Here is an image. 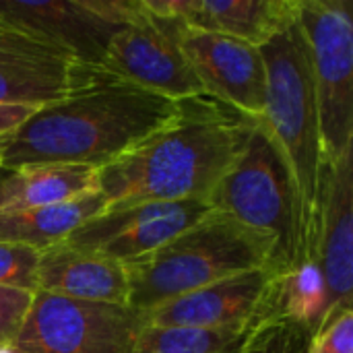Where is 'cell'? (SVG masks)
I'll return each instance as SVG.
<instances>
[{
  "instance_id": "9c48e42d",
  "label": "cell",
  "mask_w": 353,
  "mask_h": 353,
  "mask_svg": "<svg viewBox=\"0 0 353 353\" xmlns=\"http://www.w3.org/2000/svg\"><path fill=\"white\" fill-rule=\"evenodd\" d=\"M279 316V273L273 267L240 273L145 312L147 327L228 329Z\"/></svg>"
},
{
  "instance_id": "cb8c5ba5",
  "label": "cell",
  "mask_w": 353,
  "mask_h": 353,
  "mask_svg": "<svg viewBox=\"0 0 353 353\" xmlns=\"http://www.w3.org/2000/svg\"><path fill=\"white\" fill-rule=\"evenodd\" d=\"M33 105H14V103H0V139L17 130L29 116L35 114Z\"/></svg>"
},
{
  "instance_id": "603a6c76",
  "label": "cell",
  "mask_w": 353,
  "mask_h": 353,
  "mask_svg": "<svg viewBox=\"0 0 353 353\" xmlns=\"http://www.w3.org/2000/svg\"><path fill=\"white\" fill-rule=\"evenodd\" d=\"M308 353H353V310L331 314L312 335Z\"/></svg>"
},
{
  "instance_id": "d4e9b609",
  "label": "cell",
  "mask_w": 353,
  "mask_h": 353,
  "mask_svg": "<svg viewBox=\"0 0 353 353\" xmlns=\"http://www.w3.org/2000/svg\"><path fill=\"white\" fill-rule=\"evenodd\" d=\"M10 174H12L10 170H4V168L0 165V184H2V182H4V180H6V178L10 176Z\"/></svg>"
},
{
  "instance_id": "ffe728a7",
  "label": "cell",
  "mask_w": 353,
  "mask_h": 353,
  "mask_svg": "<svg viewBox=\"0 0 353 353\" xmlns=\"http://www.w3.org/2000/svg\"><path fill=\"white\" fill-rule=\"evenodd\" d=\"M312 333L288 319L267 321L248 341L244 353H308Z\"/></svg>"
},
{
  "instance_id": "7402d4cb",
  "label": "cell",
  "mask_w": 353,
  "mask_h": 353,
  "mask_svg": "<svg viewBox=\"0 0 353 353\" xmlns=\"http://www.w3.org/2000/svg\"><path fill=\"white\" fill-rule=\"evenodd\" d=\"M33 294L0 285V353L8 352L31 308Z\"/></svg>"
},
{
  "instance_id": "7a4b0ae2",
  "label": "cell",
  "mask_w": 353,
  "mask_h": 353,
  "mask_svg": "<svg viewBox=\"0 0 353 353\" xmlns=\"http://www.w3.org/2000/svg\"><path fill=\"white\" fill-rule=\"evenodd\" d=\"M259 118L213 95L178 101L176 116L110 165L97 170L108 209L137 203L207 201L242 155Z\"/></svg>"
},
{
  "instance_id": "8992f818",
  "label": "cell",
  "mask_w": 353,
  "mask_h": 353,
  "mask_svg": "<svg viewBox=\"0 0 353 353\" xmlns=\"http://www.w3.org/2000/svg\"><path fill=\"white\" fill-rule=\"evenodd\" d=\"M316 89L325 163L353 149V12L350 0H298Z\"/></svg>"
},
{
  "instance_id": "5bb4252c",
  "label": "cell",
  "mask_w": 353,
  "mask_h": 353,
  "mask_svg": "<svg viewBox=\"0 0 353 353\" xmlns=\"http://www.w3.org/2000/svg\"><path fill=\"white\" fill-rule=\"evenodd\" d=\"M79 66L68 52L0 25V103L50 105L68 93Z\"/></svg>"
},
{
  "instance_id": "d6986e66",
  "label": "cell",
  "mask_w": 353,
  "mask_h": 353,
  "mask_svg": "<svg viewBox=\"0 0 353 353\" xmlns=\"http://www.w3.org/2000/svg\"><path fill=\"white\" fill-rule=\"evenodd\" d=\"M265 323L228 329L145 327L132 353H244Z\"/></svg>"
},
{
  "instance_id": "277c9868",
  "label": "cell",
  "mask_w": 353,
  "mask_h": 353,
  "mask_svg": "<svg viewBox=\"0 0 353 353\" xmlns=\"http://www.w3.org/2000/svg\"><path fill=\"white\" fill-rule=\"evenodd\" d=\"M275 254L271 236L211 211L157 250L124 265L128 306L147 312L228 277L273 267Z\"/></svg>"
},
{
  "instance_id": "ba28073f",
  "label": "cell",
  "mask_w": 353,
  "mask_h": 353,
  "mask_svg": "<svg viewBox=\"0 0 353 353\" xmlns=\"http://www.w3.org/2000/svg\"><path fill=\"white\" fill-rule=\"evenodd\" d=\"M178 25V19L153 14L145 6L137 21L112 33L101 64L172 101L209 95L180 48Z\"/></svg>"
},
{
  "instance_id": "5b68a950",
  "label": "cell",
  "mask_w": 353,
  "mask_h": 353,
  "mask_svg": "<svg viewBox=\"0 0 353 353\" xmlns=\"http://www.w3.org/2000/svg\"><path fill=\"white\" fill-rule=\"evenodd\" d=\"M207 203L213 211L271 236L277 242L273 269L279 275L308 261L296 184L261 118L242 155L217 182Z\"/></svg>"
},
{
  "instance_id": "3957f363",
  "label": "cell",
  "mask_w": 353,
  "mask_h": 353,
  "mask_svg": "<svg viewBox=\"0 0 353 353\" xmlns=\"http://www.w3.org/2000/svg\"><path fill=\"white\" fill-rule=\"evenodd\" d=\"M261 54L267 72L265 114L261 120L292 172L310 261L327 163L310 54L298 21L263 43Z\"/></svg>"
},
{
  "instance_id": "2e32d148",
  "label": "cell",
  "mask_w": 353,
  "mask_h": 353,
  "mask_svg": "<svg viewBox=\"0 0 353 353\" xmlns=\"http://www.w3.org/2000/svg\"><path fill=\"white\" fill-rule=\"evenodd\" d=\"M35 292L101 304L128 306V275L124 265L68 244L39 252Z\"/></svg>"
},
{
  "instance_id": "7c38bea8",
  "label": "cell",
  "mask_w": 353,
  "mask_h": 353,
  "mask_svg": "<svg viewBox=\"0 0 353 353\" xmlns=\"http://www.w3.org/2000/svg\"><path fill=\"white\" fill-rule=\"evenodd\" d=\"M310 261L319 267L325 285V321L335 312L352 310L353 149L325 168L319 230Z\"/></svg>"
},
{
  "instance_id": "6da1fadb",
  "label": "cell",
  "mask_w": 353,
  "mask_h": 353,
  "mask_svg": "<svg viewBox=\"0 0 353 353\" xmlns=\"http://www.w3.org/2000/svg\"><path fill=\"white\" fill-rule=\"evenodd\" d=\"M178 101L151 93L103 64L81 62L77 79L58 101L35 110L0 139V165L74 163L101 170L168 124Z\"/></svg>"
},
{
  "instance_id": "9a60e30c",
  "label": "cell",
  "mask_w": 353,
  "mask_h": 353,
  "mask_svg": "<svg viewBox=\"0 0 353 353\" xmlns=\"http://www.w3.org/2000/svg\"><path fill=\"white\" fill-rule=\"evenodd\" d=\"M145 6L186 27L259 48L294 23L298 12V0H145Z\"/></svg>"
},
{
  "instance_id": "52a82bcc",
  "label": "cell",
  "mask_w": 353,
  "mask_h": 353,
  "mask_svg": "<svg viewBox=\"0 0 353 353\" xmlns=\"http://www.w3.org/2000/svg\"><path fill=\"white\" fill-rule=\"evenodd\" d=\"M147 327L145 312L35 292L6 353H132Z\"/></svg>"
},
{
  "instance_id": "ac0fdd59",
  "label": "cell",
  "mask_w": 353,
  "mask_h": 353,
  "mask_svg": "<svg viewBox=\"0 0 353 353\" xmlns=\"http://www.w3.org/2000/svg\"><path fill=\"white\" fill-rule=\"evenodd\" d=\"M91 190H97L95 168L74 163L31 165L12 172L0 184V213L56 205Z\"/></svg>"
},
{
  "instance_id": "4fadbf2b",
  "label": "cell",
  "mask_w": 353,
  "mask_h": 353,
  "mask_svg": "<svg viewBox=\"0 0 353 353\" xmlns=\"http://www.w3.org/2000/svg\"><path fill=\"white\" fill-rule=\"evenodd\" d=\"M0 25L60 48L85 64H101L118 29L101 17L97 0H0Z\"/></svg>"
},
{
  "instance_id": "44dd1931",
  "label": "cell",
  "mask_w": 353,
  "mask_h": 353,
  "mask_svg": "<svg viewBox=\"0 0 353 353\" xmlns=\"http://www.w3.org/2000/svg\"><path fill=\"white\" fill-rule=\"evenodd\" d=\"M37 259L39 252L27 246L0 242V285L35 294Z\"/></svg>"
},
{
  "instance_id": "e0dca14e",
  "label": "cell",
  "mask_w": 353,
  "mask_h": 353,
  "mask_svg": "<svg viewBox=\"0 0 353 353\" xmlns=\"http://www.w3.org/2000/svg\"><path fill=\"white\" fill-rule=\"evenodd\" d=\"M105 209V196L99 190H91L72 201L27 211L0 213V242L43 252L66 242L72 232Z\"/></svg>"
},
{
  "instance_id": "8fae6325",
  "label": "cell",
  "mask_w": 353,
  "mask_h": 353,
  "mask_svg": "<svg viewBox=\"0 0 353 353\" xmlns=\"http://www.w3.org/2000/svg\"><path fill=\"white\" fill-rule=\"evenodd\" d=\"M178 39L209 95L250 118H263L267 72L259 46L192 29L184 23L178 25Z\"/></svg>"
},
{
  "instance_id": "30bf717a",
  "label": "cell",
  "mask_w": 353,
  "mask_h": 353,
  "mask_svg": "<svg viewBox=\"0 0 353 353\" xmlns=\"http://www.w3.org/2000/svg\"><path fill=\"white\" fill-rule=\"evenodd\" d=\"M211 211L207 201L137 203L105 209L85 221L62 244L126 265L157 250Z\"/></svg>"
}]
</instances>
